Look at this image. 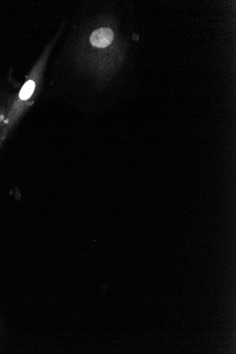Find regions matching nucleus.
<instances>
[{"mask_svg": "<svg viewBox=\"0 0 236 354\" xmlns=\"http://www.w3.org/2000/svg\"><path fill=\"white\" fill-rule=\"evenodd\" d=\"M114 34L110 28H102L94 30L90 37V41L96 48H106L113 41Z\"/></svg>", "mask_w": 236, "mask_h": 354, "instance_id": "1", "label": "nucleus"}, {"mask_svg": "<svg viewBox=\"0 0 236 354\" xmlns=\"http://www.w3.org/2000/svg\"><path fill=\"white\" fill-rule=\"evenodd\" d=\"M35 89V83L33 81H27L23 88H21V92L19 93V97L21 100H27L29 99L30 95H32Z\"/></svg>", "mask_w": 236, "mask_h": 354, "instance_id": "2", "label": "nucleus"}]
</instances>
